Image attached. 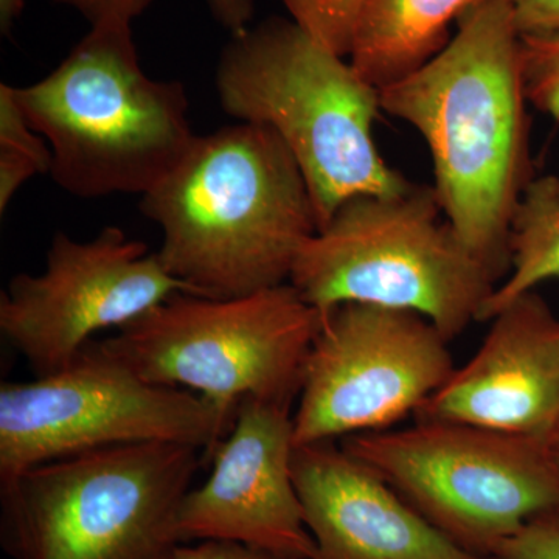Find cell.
Instances as JSON below:
<instances>
[{
    "mask_svg": "<svg viewBox=\"0 0 559 559\" xmlns=\"http://www.w3.org/2000/svg\"><path fill=\"white\" fill-rule=\"evenodd\" d=\"M25 0H0V32L9 36L14 22L24 10Z\"/></svg>",
    "mask_w": 559,
    "mask_h": 559,
    "instance_id": "obj_26",
    "label": "cell"
},
{
    "mask_svg": "<svg viewBox=\"0 0 559 559\" xmlns=\"http://www.w3.org/2000/svg\"><path fill=\"white\" fill-rule=\"evenodd\" d=\"M450 342L414 311L331 308L305 366L294 447L385 430L415 415L455 370Z\"/></svg>",
    "mask_w": 559,
    "mask_h": 559,
    "instance_id": "obj_10",
    "label": "cell"
},
{
    "mask_svg": "<svg viewBox=\"0 0 559 559\" xmlns=\"http://www.w3.org/2000/svg\"><path fill=\"white\" fill-rule=\"evenodd\" d=\"M221 108L271 128L307 180L319 229L359 194L390 197L412 183L378 150L380 90L293 20L270 17L230 36L215 73Z\"/></svg>",
    "mask_w": 559,
    "mask_h": 559,
    "instance_id": "obj_3",
    "label": "cell"
},
{
    "mask_svg": "<svg viewBox=\"0 0 559 559\" xmlns=\"http://www.w3.org/2000/svg\"><path fill=\"white\" fill-rule=\"evenodd\" d=\"M234 423L189 390L153 384L91 341L64 369L0 388V481L117 444H189L212 457Z\"/></svg>",
    "mask_w": 559,
    "mask_h": 559,
    "instance_id": "obj_9",
    "label": "cell"
},
{
    "mask_svg": "<svg viewBox=\"0 0 559 559\" xmlns=\"http://www.w3.org/2000/svg\"><path fill=\"white\" fill-rule=\"evenodd\" d=\"M86 17L91 25L108 21L132 22L142 16L157 0H53Z\"/></svg>",
    "mask_w": 559,
    "mask_h": 559,
    "instance_id": "obj_22",
    "label": "cell"
},
{
    "mask_svg": "<svg viewBox=\"0 0 559 559\" xmlns=\"http://www.w3.org/2000/svg\"><path fill=\"white\" fill-rule=\"evenodd\" d=\"M547 444H549L551 455H554L555 463L559 468V417L551 429L550 436L547 437Z\"/></svg>",
    "mask_w": 559,
    "mask_h": 559,
    "instance_id": "obj_27",
    "label": "cell"
},
{
    "mask_svg": "<svg viewBox=\"0 0 559 559\" xmlns=\"http://www.w3.org/2000/svg\"><path fill=\"white\" fill-rule=\"evenodd\" d=\"M288 283L322 314L342 304L414 311L452 341L479 322L499 278L460 240L433 186L412 183L344 202L301 248Z\"/></svg>",
    "mask_w": 559,
    "mask_h": 559,
    "instance_id": "obj_6",
    "label": "cell"
},
{
    "mask_svg": "<svg viewBox=\"0 0 559 559\" xmlns=\"http://www.w3.org/2000/svg\"><path fill=\"white\" fill-rule=\"evenodd\" d=\"M33 130L49 143L50 176L81 200L143 194L189 154V97L180 81L140 68L132 22L91 31L46 79L14 87Z\"/></svg>",
    "mask_w": 559,
    "mask_h": 559,
    "instance_id": "obj_4",
    "label": "cell"
},
{
    "mask_svg": "<svg viewBox=\"0 0 559 559\" xmlns=\"http://www.w3.org/2000/svg\"><path fill=\"white\" fill-rule=\"evenodd\" d=\"M0 148L20 151L38 162L44 175H50L49 143L33 130L17 103L16 91L10 84H0Z\"/></svg>",
    "mask_w": 559,
    "mask_h": 559,
    "instance_id": "obj_19",
    "label": "cell"
},
{
    "mask_svg": "<svg viewBox=\"0 0 559 559\" xmlns=\"http://www.w3.org/2000/svg\"><path fill=\"white\" fill-rule=\"evenodd\" d=\"M510 271L481 308L488 322L503 307L540 283L559 278V187L557 176L532 179L514 213Z\"/></svg>",
    "mask_w": 559,
    "mask_h": 559,
    "instance_id": "obj_16",
    "label": "cell"
},
{
    "mask_svg": "<svg viewBox=\"0 0 559 559\" xmlns=\"http://www.w3.org/2000/svg\"><path fill=\"white\" fill-rule=\"evenodd\" d=\"M322 319L289 283L237 299L178 293L100 345L143 380L194 390L235 423L249 396L294 406Z\"/></svg>",
    "mask_w": 559,
    "mask_h": 559,
    "instance_id": "obj_7",
    "label": "cell"
},
{
    "mask_svg": "<svg viewBox=\"0 0 559 559\" xmlns=\"http://www.w3.org/2000/svg\"><path fill=\"white\" fill-rule=\"evenodd\" d=\"M289 20L326 49L349 57L367 0H282Z\"/></svg>",
    "mask_w": 559,
    "mask_h": 559,
    "instance_id": "obj_17",
    "label": "cell"
},
{
    "mask_svg": "<svg viewBox=\"0 0 559 559\" xmlns=\"http://www.w3.org/2000/svg\"><path fill=\"white\" fill-rule=\"evenodd\" d=\"M293 407L249 396L213 451L212 473L190 489L180 540H226L278 559H311L314 538L293 477Z\"/></svg>",
    "mask_w": 559,
    "mask_h": 559,
    "instance_id": "obj_12",
    "label": "cell"
},
{
    "mask_svg": "<svg viewBox=\"0 0 559 559\" xmlns=\"http://www.w3.org/2000/svg\"><path fill=\"white\" fill-rule=\"evenodd\" d=\"M178 293L193 294L120 227H105L91 241L57 231L46 270L17 274L0 294V331L35 378L47 377L98 331L119 330Z\"/></svg>",
    "mask_w": 559,
    "mask_h": 559,
    "instance_id": "obj_11",
    "label": "cell"
},
{
    "mask_svg": "<svg viewBox=\"0 0 559 559\" xmlns=\"http://www.w3.org/2000/svg\"><path fill=\"white\" fill-rule=\"evenodd\" d=\"M189 444H117L0 481V540L13 559H173L201 466Z\"/></svg>",
    "mask_w": 559,
    "mask_h": 559,
    "instance_id": "obj_5",
    "label": "cell"
},
{
    "mask_svg": "<svg viewBox=\"0 0 559 559\" xmlns=\"http://www.w3.org/2000/svg\"><path fill=\"white\" fill-rule=\"evenodd\" d=\"M495 559H559V509L530 520L496 550Z\"/></svg>",
    "mask_w": 559,
    "mask_h": 559,
    "instance_id": "obj_20",
    "label": "cell"
},
{
    "mask_svg": "<svg viewBox=\"0 0 559 559\" xmlns=\"http://www.w3.org/2000/svg\"><path fill=\"white\" fill-rule=\"evenodd\" d=\"M488 322L476 355L414 417L547 440L559 417V318L530 290Z\"/></svg>",
    "mask_w": 559,
    "mask_h": 559,
    "instance_id": "obj_13",
    "label": "cell"
},
{
    "mask_svg": "<svg viewBox=\"0 0 559 559\" xmlns=\"http://www.w3.org/2000/svg\"><path fill=\"white\" fill-rule=\"evenodd\" d=\"M481 0H367L348 60L377 90L409 75L450 43Z\"/></svg>",
    "mask_w": 559,
    "mask_h": 559,
    "instance_id": "obj_15",
    "label": "cell"
},
{
    "mask_svg": "<svg viewBox=\"0 0 559 559\" xmlns=\"http://www.w3.org/2000/svg\"><path fill=\"white\" fill-rule=\"evenodd\" d=\"M44 175L38 162L20 151L0 148V213H5L14 194L28 179Z\"/></svg>",
    "mask_w": 559,
    "mask_h": 559,
    "instance_id": "obj_23",
    "label": "cell"
},
{
    "mask_svg": "<svg viewBox=\"0 0 559 559\" xmlns=\"http://www.w3.org/2000/svg\"><path fill=\"white\" fill-rule=\"evenodd\" d=\"M139 209L160 227L162 266L210 299L285 285L319 229L288 146L271 128L242 121L198 135Z\"/></svg>",
    "mask_w": 559,
    "mask_h": 559,
    "instance_id": "obj_2",
    "label": "cell"
},
{
    "mask_svg": "<svg viewBox=\"0 0 559 559\" xmlns=\"http://www.w3.org/2000/svg\"><path fill=\"white\" fill-rule=\"evenodd\" d=\"M216 24L230 36L248 31L255 14V0H205Z\"/></svg>",
    "mask_w": 559,
    "mask_h": 559,
    "instance_id": "obj_25",
    "label": "cell"
},
{
    "mask_svg": "<svg viewBox=\"0 0 559 559\" xmlns=\"http://www.w3.org/2000/svg\"><path fill=\"white\" fill-rule=\"evenodd\" d=\"M293 477L311 559H495L452 543L336 441L296 447Z\"/></svg>",
    "mask_w": 559,
    "mask_h": 559,
    "instance_id": "obj_14",
    "label": "cell"
},
{
    "mask_svg": "<svg viewBox=\"0 0 559 559\" xmlns=\"http://www.w3.org/2000/svg\"><path fill=\"white\" fill-rule=\"evenodd\" d=\"M521 58L530 105L559 123V33L521 36Z\"/></svg>",
    "mask_w": 559,
    "mask_h": 559,
    "instance_id": "obj_18",
    "label": "cell"
},
{
    "mask_svg": "<svg viewBox=\"0 0 559 559\" xmlns=\"http://www.w3.org/2000/svg\"><path fill=\"white\" fill-rule=\"evenodd\" d=\"M509 5L521 36L559 33V0H509Z\"/></svg>",
    "mask_w": 559,
    "mask_h": 559,
    "instance_id": "obj_21",
    "label": "cell"
},
{
    "mask_svg": "<svg viewBox=\"0 0 559 559\" xmlns=\"http://www.w3.org/2000/svg\"><path fill=\"white\" fill-rule=\"evenodd\" d=\"M447 538L496 550L533 518L559 509V468L547 440L450 421L341 440Z\"/></svg>",
    "mask_w": 559,
    "mask_h": 559,
    "instance_id": "obj_8",
    "label": "cell"
},
{
    "mask_svg": "<svg viewBox=\"0 0 559 559\" xmlns=\"http://www.w3.org/2000/svg\"><path fill=\"white\" fill-rule=\"evenodd\" d=\"M558 187H559V178H558Z\"/></svg>",
    "mask_w": 559,
    "mask_h": 559,
    "instance_id": "obj_28",
    "label": "cell"
},
{
    "mask_svg": "<svg viewBox=\"0 0 559 559\" xmlns=\"http://www.w3.org/2000/svg\"><path fill=\"white\" fill-rule=\"evenodd\" d=\"M173 559H278L257 549L226 540H202L198 546H180Z\"/></svg>",
    "mask_w": 559,
    "mask_h": 559,
    "instance_id": "obj_24",
    "label": "cell"
},
{
    "mask_svg": "<svg viewBox=\"0 0 559 559\" xmlns=\"http://www.w3.org/2000/svg\"><path fill=\"white\" fill-rule=\"evenodd\" d=\"M380 103L425 139L444 218L502 282L514 213L532 182L530 103L509 0L477 3L439 53L380 90Z\"/></svg>",
    "mask_w": 559,
    "mask_h": 559,
    "instance_id": "obj_1",
    "label": "cell"
}]
</instances>
